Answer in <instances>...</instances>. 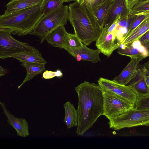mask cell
Returning <instances> with one entry per match:
<instances>
[{
  "label": "cell",
  "instance_id": "obj_1",
  "mask_svg": "<svg viewBox=\"0 0 149 149\" xmlns=\"http://www.w3.org/2000/svg\"><path fill=\"white\" fill-rule=\"evenodd\" d=\"M78 97L77 110L78 124L76 131L83 135L103 115V91L98 84L84 81L75 88Z\"/></svg>",
  "mask_w": 149,
  "mask_h": 149
},
{
  "label": "cell",
  "instance_id": "obj_2",
  "mask_svg": "<svg viewBox=\"0 0 149 149\" xmlns=\"http://www.w3.org/2000/svg\"><path fill=\"white\" fill-rule=\"evenodd\" d=\"M68 19L74 34L86 46L96 41L102 29L91 9L77 1L68 6Z\"/></svg>",
  "mask_w": 149,
  "mask_h": 149
},
{
  "label": "cell",
  "instance_id": "obj_3",
  "mask_svg": "<svg viewBox=\"0 0 149 149\" xmlns=\"http://www.w3.org/2000/svg\"><path fill=\"white\" fill-rule=\"evenodd\" d=\"M41 4L0 16V30L19 36L31 34L44 15Z\"/></svg>",
  "mask_w": 149,
  "mask_h": 149
},
{
  "label": "cell",
  "instance_id": "obj_4",
  "mask_svg": "<svg viewBox=\"0 0 149 149\" xmlns=\"http://www.w3.org/2000/svg\"><path fill=\"white\" fill-rule=\"evenodd\" d=\"M68 16V6L63 5L44 15L31 34L38 37L40 43H42L50 33L58 27L67 24Z\"/></svg>",
  "mask_w": 149,
  "mask_h": 149
},
{
  "label": "cell",
  "instance_id": "obj_5",
  "mask_svg": "<svg viewBox=\"0 0 149 149\" xmlns=\"http://www.w3.org/2000/svg\"><path fill=\"white\" fill-rule=\"evenodd\" d=\"M110 128L118 130L125 128L149 125V110L139 109L134 107L119 116L109 120Z\"/></svg>",
  "mask_w": 149,
  "mask_h": 149
},
{
  "label": "cell",
  "instance_id": "obj_6",
  "mask_svg": "<svg viewBox=\"0 0 149 149\" xmlns=\"http://www.w3.org/2000/svg\"><path fill=\"white\" fill-rule=\"evenodd\" d=\"M38 51L28 43L19 41L7 32L0 30V58L4 59L23 53Z\"/></svg>",
  "mask_w": 149,
  "mask_h": 149
},
{
  "label": "cell",
  "instance_id": "obj_7",
  "mask_svg": "<svg viewBox=\"0 0 149 149\" xmlns=\"http://www.w3.org/2000/svg\"><path fill=\"white\" fill-rule=\"evenodd\" d=\"M103 115L110 120L134 107V104L113 93L103 91Z\"/></svg>",
  "mask_w": 149,
  "mask_h": 149
},
{
  "label": "cell",
  "instance_id": "obj_8",
  "mask_svg": "<svg viewBox=\"0 0 149 149\" xmlns=\"http://www.w3.org/2000/svg\"><path fill=\"white\" fill-rule=\"evenodd\" d=\"M120 18V16L118 17L109 27H104L96 41L95 45L97 49L108 57L121 45V43L118 41L116 31V27Z\"/></svg>",
  "mask_w": 149,
  "mask_h": 149
},
{
  "label": "cell",
  "instance_id": "obj_9",
  "mask_svg": "<svg viewBox=\"0 0 149 149\" xmlns=\"http://www.w3.org/2000/svg\"><path fill=\"white\" fill-rule=\"evenodd\" d=\"M98 82L103 91L113 93L130 103L135 104L138 96L131 86L102 77L99 78Z\"/></svg>",
  "mask_w": 149,
  "mask_h": 149
},
{
  "label": "cell",
  "instance_id": "obj_10",
  "mask_svg": "<svg viewBox=\"0 0 149 149\" xmlns=\"http://www.w3.org/2000/svg\"><path fill=\"white\" fill-rule=\"evenodd\" d=\"M129 14L126 0H113L106 17L104 27L110 26L118 17L123 18Z\"/></svg>",
  "mask_w": 149,
  "mask_h": 149
},
{
  "label": "cell",
  "instance_id": "obj_11",
  "mask_svg": "<svg viewBox=\"0 0 149 149\" xmlns=\"http://www.w3.org/2000/svg\"><path fill=\"white\" fill-rule=\"evenodd\" d=\"M129 63L120 74L115 77L113 80L116 82L124 85H127L137 74L139 69V62L143 59L136 58H132Z\"/></svg>",
  "mask_w": 149,
  "mask_h": 149
},
{
  "label": "cell",
  "instance_id": "obj_12",
  "mask_svg": "<svg viewBox=\"0 0 149 149\" xmlns=\"http://www.w3.org/2000/svg\"><path fill=\"white\" fill-rule=\"evenodd\" d=\"M0 104L3 110V113L7 118L8 124L15 129L17 135L23 137L29 136L28 124L26 120L16 118L7 109L4 103L0 102Z\"/></svg>",
  "mask_w": 149,
  "mask_h": 149
},
{
  "label": "cell",
  "instance_id": "obj_13",
  "mask_svg": "<svg viewBox=\"0 0 149 149\" xmlns=\"http://www.w3.org/2000/svg\"><path fill=\"white\" fill-rule=\"evenodd\" d=\"M73 57L77 54L79 55L82 60L88 61L93 63L100 61L99 55L101 53L100 50L97 49H92L83 44L81 48L78 49H68L66 50Z\"/></svg>",
  "mask_w": 149,
  "mask_h": 149
},
{
  "label": "cell",
  "instance_id": "obj_14",
  "mask_svg": "<svg viewBox=\"0 0 149 149\" xmlns=\"http://www.w3.org/2000/svg\"><path fill=\"white\" fill-rule=\"evenodd\" d=\"M148 30L149 17L144 20L127 36L122 40L121 45L126 46L131 44L136 41H138L140 38Z\"/></svg>",
  "mask_w": 149,
  "mask_h": 149
},
{
  "label": "cell",
  "instance_id": "obj_15",
  "mask_svg": "<svg viewBox=\"0 0 149 149\" xmlns=\"http://www.w3.org/2000/svg\"><path fill=\"white\" fill-rule=\"evenodd\" d=\"M67 32L64 25L60 26L50 33L45 40L49 44L53 47L63 48Z\"/></svg>",
  "mask_w": 149,
  "mask_h": 149
},
{
  "label": "cell",
  "instance_id": "obj_16",
  "mask_svg": "<svg viewBox=\"0 0 149 149\" xmlns=\"http://www.w3.org/2000/svg\"><path fill=\"white\" fill-rule=\"evenodd\" d=\"M42 0H10L6 5L4 13H8L33 6L42 3Z\"/></svg>",
  "mask_w": 149,
  "mask_h": 149
},
{
  "label": "cell",
  "instance_id": "obj_17",
  "mask_svg": "<svg viewBox=\"0 0 149 149\" xmlns=\"http://www.w3.org/2000/svg\"><path fill=\"white\" fill-rule=\"evenodd\" d=\"M21 65L24 67L26 70V76L19 86V88L25 83L31 80L36 75L41 74L45 70V64L36 63L22 62Z\"/></svg>",
  "mask_w": 149,
  "mask_h": 149
},
{
  "label": "cell",
  "instance_id": "obj_18",
  "mask_svg": "<svg viewBox=\"0 0 149 149\" xmlns=\"http://www.w3.org/2000/svg\"><path fill=\"white\" fill-rule=\"evenodd\" d=\"M63 107L65 111L64 122L68 129L77 126L78 120V114L73 104L68 101L64 104Z\"/></svg>",
  "mask_w": 149,
  "mask_h": 149
},
{
  "label": "cell",
  "instance_id": "obj_19",
  "mask_svg": "<svg viewBox=\"0 0 149 149\" xmlns=\"http://www.w3.org/2000/svg\"><path fill=\"white\" fill-rule=\"evenodd\" d=\"M20 62H25L46 64L47 62L42 57L39 50L32 52L21 53L13 56Z\"/></svg>",
  "mask_w": 149,
  "mask_h": 149
},
{
  "label": "cell",
  "instance_id": "obj_20",
  "mask_svg": "<svg viewBox=\"0 0 149 149\" xmlns=\"http://www.w3.org/2000/svg\"><path fill=\"white\" fill-rule=\"evenodd\" d=\"M118 53L120 54L129 56L131 58H144L147 56L144 52L140 49L134 47L133 44L123 47L118 48Z\"/></svg>",
  "mask_w": 149,
  "mask_h": 149
},
{
  "label": "cell",
  "instance_id": "obj_21",
  "mask_svg": "<svg viewBox=\"0 0 149 149\" xmlns=\"http://www.w3.org/2000/svg\"><path fill=\"white\" fill-rule=\"evenodd\" d=\"M83 44L75 34L67 33L63 45V48L68 49H78L82 47Z\"/></svg>",
  "mask_w": 149,
  "mask_h": 149
},
{
  "label": "cell",
  "instance_id": "obj_22",
  "mask_svg": "<svg viewBox=\"0 0 149 149\" xmlns=\"http://www.w3.org/2000/svg\"><path fill=\"white\" fill-rule=\"evenodd\" d=\"M113 0L107 2L98 7L94 13L99 24L102 29L104 26L106 17Z\"/></svg>",
  "mask_w": 149,
  "mask_h": 149
},
{
  "label": "cell",
  "instance_id": "obj_23",
  "mask_svg": "<svg viewBox=\"0 0 149 149\" xmlns=\"http://www.w3.org/2000/svg\"><path fill=\"white\" fill-rule=\"evenodd\" d=\"M146 78L143 77L129 85L132 87L138 96H143L149 95V88Z\"/></svg>",
  "mask_w": 149,
  "mask_h": 149
},
{
  "label": "cell",
  "instance_id": "obj_24",
  "mask_svg": "<svg viewBox=\"0 0 149 149\" xmlns=\"http://www.w3.org/2000/svg\"><path fill=\"white\" fill-rule=\"evenodd\" d=\"M63 0H42L40 8L44 15L63 6Z\"/></svg>",
  "mask_w": 149,
  "mask_h": 149
},
{
  "label": "cell",
  "instance_id": "obj_25",
  "mask_svg": "<svg viewBox=\"0 0 149 149\" xmlns=\"http://www.w3.org/2000/svg\"><path fill=\"white\" fill-rule=\"evenodd\" d=\"M148 12H149V0H144L139 1L131 10L130 14L136 15Z\"/></svg>",
  "mask_w": 149,
  "mask_h": 149
},
{
  "label": "cell",
  "instance_id": "obj_26",
  "mask_svg": "<svg viewBox=\"0 0 149 149\" xmlns=\"http://www.w3.org/2000/svg\"><path fill=\"white\" fill-rule=\"evenodd\" d=\"M139 71L135 78L127 84L129 85L136 82L140 79L149 76V60L142 65L139 64Z\"/></svg>",
  "mask_w": 149,
  "mask_h": 149
},
{
  "label": "cell",
  "instance_id": "obj_27",
  "mask_svg": "<svg viewBox=\"0 0 149 149\" xmlns=\"http://www.w3.org/2000/svg\"><path fill=\"white\" fill-rule=\"evenodd\" d=\"M148 17H149V12L141 13L136 15L135 18L127 29V32L124 36L123 40L127 36L136 28Z\"/></svg>",
  "mask_w": 149,
  "mask_h": 149
},
{
  "label": "cell",
  "instance_id": "obj_28",
  "mask_svg": "<svg viewBox=\"0 0 149 149\" xmlns=\"http://www.w3.org/2000/svg\"><path fill=\"white\" fill-rule=\"evenodd\" d=\"M134 107L139 109L149 110V95L143 96H137Z\"/></svg>",
  "mask_w": 149,
  "mask_h": 149
},
{
  "label": "cell",
  "instance_id": "obj_29",
  "mask_svg": "<svg viewBox=\"0 0 149 149\" xmlns=\"http://www.w3.org/2000/svg\"><path fill=\"white\" fill-rule=\"evenodd\" d=\"M113 0H93L88 8L94 13L96 9L100 6Z\"/></svg>",
  "mask_w": 149,
  "mask_h": 149
},
{
  "label": "cell",
  "instance_id": "obj_30",
  "mask_svg": "<svg viewBox=\"0 0 149 149\" xmlns=\"http://www.w3.org/2000/svg\"><path fill=\"white\" fill-rule=\"evenodd\" d=\"M43 77L45 79H49L57 76L56 71L45 70L43 73Z\"/></svg>",
  "mask_w": 149,
  "mask_h": 149
},
{
  "label": "cell",
  "instance_id": "obj_31",
  "mask_svg": "<svg viewBox=\"0 0 149 149\" xmlns=\"http://www.w3.org/2000/svg\"><path fill=\"white\" fill-rule=\"evenodd\" d=\"M138 41L141 44L149 41V30L140 38Z\"/></svg>",
  "mask_w": 149,
  "mask_h": 149
},
{
  "label": "cell",
  "instance_id": "obj_32",
  "mask_svg": "<svg viewBox=\"0 0 149 149\" xmlns=\"http://www.w3.org/2000/svg\"><path fill=\"white\" fill-rule=\"evenodd\" d=\"M139 1V0H126L127 8L130 12L132 7Z\"/></svg>",
  "mask_w": 149,
  "mask_h": 149
},
{
  "label": "cell",
  "instance_id": "obj_33",
  "mask_svg": "<svg viewBox=\"0 0 149 149\" xmlns=\"http://www.w3.org/2000/svg\"><path fill=\"white\" fill-rule=\"evenodd\" d=\"M141 45L146 50L148 54V56H149V41L141 44Z\"/></svg>",
  "mask_w": 149,
  "mask_h": 149
},
{
  "label": "cell",
  "instance_id": "obj_34",
  "mask_svg": "<svg viewBox=\"0 0 149 149\" xmlns=\"http://www.w3.org/2000/svg\"><path fill=\"white\" fill-rule=\"evenodd\" d=\"M8 70L5 69L1 66H0V76L1 77L7 73Z\"/></svg>",
  "mask_w": 149,
  "mask_h": 149
},
{
  "label": "cell",
  "instance_id": "obj_35",
  "mask_svg": "<svg viewBox=\"0 0 149 149\" xmlns=\"http://www.w3.org/2000/svg\"><path fill=\"white\" fill-rule=\"evenodd\" d=\"M93 0H84L83 3L86 6L89 7Z\"/></svg>",
  "mask_w": 149,
  "mask_h": 149
},
{
  "label": "cell",
  "instance_id": "obj_36",
  "mask_svg": "<svg viewBox=\"0 0 149 149\" xmlns=\"http://www.w3.org/2000/svg\"><path fill=\"white\" fill-rule=\"evenodd\" d=\"M78 61H81L82 60V58L81 56L79 54H77L73 56Z\"/></svg>",
  "mask_w": 149,
  "mask_h": 149
},
{
  "label": "cell",
  "instance_id": "obj_37",
  "mask_svg": "<svg viewBox=\"0 0 149 149\" xmlns=\"http://www.w3.org/2000/svg\"><path fill=\"white\" fill-rule=\"evenodd\" d=\"M146 79L147 85L149 88V76L146 77Z\"/></svg>",
  "mask_w": 149,
  "mask_h": 149
},
{
  "label": "cell",
  "instance_id": "obj_38",
  "mask_svg": "<svg viewBox=\"0 0 149 149\" xmlns=\"http://www.w3.org/2000/svg\"><path fill=\"white\" fill-rule=\"evenodd\" d=\"M64 2H69L72 1H76V0H63Z\"/></svg>",
  "mask_w": 149,
  "mask_h": 149
},
{
  "label": "cell",
  "instance_id": "obj_39",
  "mask_svg": "<svg viewBox=\"0 0 149 149\" xmlns=\"http://www.w3.org/2000/svg\"><path fill=\"white\" fill-rule=\"evenodd\" d=\"M84 0H80L79 3L80 4H82L84 3Z\"/></svg>",
  "mask_w": 149,
  "mask_h": 149
},
{
  "label": "cell",
  "instance_id": "obj_40",
  "mask_svg": "<svg viewBox=\"0 0 149 149\" xmlns=\"http://www.w3.org/2000/svg\"><path fill=\"white\" fill-rule=\"evenodd\" d=\"M80 0H76V1H77L78 2H79Z\"/></svg>",
  "mask_w": 149,
  "mask_h": 149
},
{
  "label": "cell",
  "instance_id": "obj_41",
  "mask_svg": "<svg viewBox=\"0 0 149 149\" xmlns=\"http://www.w3.org/2000/svg\"><path fill=\"white\" fill-rule=\"evenodd\" d=\"M139 1H142V0H139Z\"/></svg>",
  "mask_w": 149,
  "mask_h": 149
}]
</instances>
